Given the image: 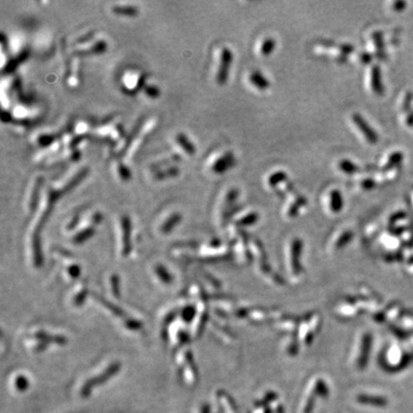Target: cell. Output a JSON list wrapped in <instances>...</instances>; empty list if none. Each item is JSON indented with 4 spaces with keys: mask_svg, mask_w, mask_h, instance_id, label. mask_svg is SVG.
<instances>
[{
    "mask_svg": "<svg viewBox=\"0 0 413 413\" xmlns=\"http://www.w3.org/2000/svg\"><path fill=\"white\" fill-rule=\"evenodd\" d=\"M371 86H372L373 91L376 94H378V95L382 94L383 89H382V85H381V72H380V69L377 65L373 66L372 70H371Z\"/></svg>",
    "mask_w": 413,
    "mask_h": 413,
    "instance_id": "obj_9",
    "label": "cell"
},
{
    "mask_svg": "<svg viewBox=\"0 0 413 413\" xmlns=\"http://www.w3.org/2000/svg\"><path fill=\"white\" fill-rule=\"evenodd\" d=\"M307 203V201H306V199L304 198V197H302V196H298L296 200H295V202L294 203H292L291 204V206L289 207V209H288V211H287V215L289 216V217H295V216H297V214H298V212H299V210L305 205Z\"/></svg>",
    "mask_w": 413,
    "mask_h": 413,
    "instance_id": "obj_11",
    "label": "cell"
},
{
    "mask_svg": "<svg viewBox=\"0 0 413 413\" xmlns=\"http://www.w3.org/2000/svg\"><path fill=\"white\" fill-rule=\"evenodd\" d=\"M264 413H272V410L270 408H267V409H265Z\"/></svg>",
    "mask_w": 413,
    "mask_h": 413,
    "instance_id": "obj_26",
    "label": "cell"
},
{
    "mask_svg": "<svg viewBox=\"0 0 413 413\" xmlns=\"http://www.w3.org/2000/svg\"><path fill=\"white\" fill-rule=\"evenodd\" d=\"M357 402L362 405H372L374 407H383L385 405V400L383 398L367 394L358 395Z\"/></svg>",
    "mask_w": 413,
    "mask_h": 413,
    "instance_id": "obj_8",
    "label": "cell"
},
{
    "mask_svg": "<svg viewBox=\"0 0 413 413\" xmlns=\"http://www.w3.org/2000/svg\"><path fill=\"white\" fill-rule=\"evenodd\" d=\"M177 173H178V167H175V166H168L167 168H160V167H158L155 176L158 179H164V178H166V177H169V176H175V175H177Z\"/></svg>",
    "mask_w": 413,
    "mask_h": 413,
    "instance_id": "obj_17",
    "label": "cell"
},
{
    "mask_svg": "<svg viewBox=\"0 0 413 413\" xmlns=\"http://www.w3.org/2000/svg\"><path fill=\"white\" fill-rule=\"evenodd\" d=\"M340 49H341V51H342V53L344 55L345 54H349V53L354 51V47L352 45H350V44H342L340 46Z\"/></svg>",
    "mask_w": 413,
    "mask_h": 413,
    "instance_id": "obj_22",
    "label": "cell"
},
{
    "mask_svg": "<svg viewBox=\"0 0 413 413\" xmlns=\"http://www.w3.org/2000/svg\"><path fill=\"white\" fill-rule=\"evenodd\" d=\"M233 62V55L231 49L224 47L220 53V63L218 65V70L216 73V81L217 83L223 85L226 83L229 78V73L231 70V66Z\"/></svg>",
    "mask_w": 413,
    "mask_h": 413,
    "instance_id": "obj_1",
    "label": "cell"
},
{
    "mask_svg": "<svg viewBox=\"0 0 413 413\" xmlns=\"http://www.w3.org/2000/svg\"><path fill=\"white\" fill-rule=\"evenodd\" d=\"M287 178H288V175H287L285 171L279 170V171H276V172H274V173H272L270 175V177L268 179V184H269L270 187L275 188L279 184H281L282 182H285Z\"/></svg>",
    "mask_w": 413,
    "mask_h": 413,
    "instance_id": "obj_14",
    "label": "cell"
},
{
    "mask_svg": "<svg viewBox=\"0 0 413 413\" xmlns=\"http://www.w3.org/2000/svg\"><path fill=\"white\" fill-rule=\"evenodd\" d=\"M301 253V243L299 242V240H293L292 242H290L289 244V248H288V262H289V270L290 273H292L293 275H297V271L299 273V269L297 268V263L299 264V261L296 260L297 259V257L299 258V255Z\"/></svg>",
    "mask_w": 413,
    "mask_h": 413,
    "instance_id": "obj_3",
    "label": "cell"
},
{
    "mask_svg": "<svg viewBox=\"0 0 413 413\" xmlns=\"http://www.w3.org/2000/svg\"><path fill=\"white\" fill-rule=\"evenodd\" d=\"M339 168H340V170H342L344 173L348 174V175L355 174V173H357V172L360 170L359 166H358L355 163H353L352 161H350V160L348 159L342 160V161L339 163Z\"/></svg>",
    "mask_w": 413,
    "mask_h": 413,
    "instance_id": "obj_13",
    "label": "cell"
},
{
    "mask_svg": "<svg viewBox=\"0 0 413 413\" xmlns=\"http://www.w3.org/2000/svg\"><path fill=\"white\" fill-rule=\"evenodd\" d=\"M361 59H362V62H363L364 64H368L369 62H370V57H369V55L368 54H363V55H362V57H361Z\"/></svg>",
    "mask_w": 413,
    "mask_h": 413,
    "instance_id": "obj_25",
    "label": "cell"
},
{
    "mask_svg": "<svg viewBox=\"0 0 413 413\" xmlns=\"http://www.w3.org/2000/svg\"><path fill=\"white\" fill-rule=\"evenodd\" d=\"M234 164L235 159L233 154L231 152H226L222 156H220L214 162V164L212 165V170L215 173L221 174L231 169Z\"/></svg>",
    "mask_w": 413,
    "mask_h": 413,
    "instance_id": "obj_4",
    "label": "cell"
},
{
    "mask_svg": "<svg viewBox=\"0 0 413 413\" xmlns=\"http://www.w3.org/2000/svg\"><path fill=\"white\" fill-rule=\"evenodd\" d=\"M374 185H375V183H374V181H373V180H371V179H364V180H363V181H362V186H363V188H364V189H366V190H369V189L373 188V187H374Z\"/></svg>",
    "mask_w": 413,
    "mask_h": 413,
    "instance_id": "obj_23",
    "label": "cell"
},
{
    "mask_svg": "<svg viewBox=\"0 0 413 413\" xmlns=\"http://www.w3.org/2000/svg\"><path fill=\"white\" fill-rule=\"evenodd\" d=\"M113 12L118 15H126L128 17H133L138 13L136 7L131 5H117L113 7Z\"/></svg>",
    "mask_w": 413,
    "mask_h": 413,
    "instance_id": "obj_16",
    "label": "cell"
},
{
    "mask_svg": "<svg viewBox=\"0 0 413 413\" xmlns=\"http://www.w3.org/2000/svg\"><path fill=\"white\" fill-rule=\"evenodd\" d=\"M276 399H277V394H276V393H274V392H269V393H268V394L264 397V399H263V400L258 401V402H256V403H255V407H256V408H261V407L267 406V405H269L271 402L275 401Z\"/></svg>",
    "mask_w": 413,
    "mask_h": 413,
    "instance_id": "obj_19",
    "label": "cell"
},
{
    "mask_svg": "<svg viewBox=\"0 0 413 413\" xmlns=\"http://www.w3.org/2000/svg\"><path fill=\"white\" fill-rule=\"evenodd\" d=\"M147 91H148L147 94L150 96V97H155V96L158 95V90L154 86H152L150 88H148Z\"/></svg>",
    "mask_w": 413,
    "mask_h": 413,
    "instance_id": "obj_24",
    "label": "cell"
},
{
    "mask_svg": "<svg viewBox=\"0 0 413 413\" xmlns=\"http://www.w3.org/2000/svg\"><path fill=\"white\" fill-rule=\"evenodd\" d=\"M249 81L259 90H267L270 87V81L259 71L252 72L249 76Z\"/></svg>",
    "mask_w": 413,
    "mask_h": 413,
    "instance_id": "obj_5",
    "label": "cell"
},
{
    "mask_svg": "<svg viewBox=\"0 0 413 413\" xmlns=\"http://www.w3.org/2000/svg\"><path fill=\"white\" fill-rule=\"evenodd\" d=\"M330 211L334 214L340 213L344 208V199L342 193L338 190H333L330 192V202H329Z\"/></svg>",
    "mask_w": 413,
    "mask_h": 413,
    "instance_id": "obj_7",
    "label": "cell"
},
{
    "mask_svg": "<svg viewBox=\"0 0 413 413\" xmlns=\"http://www.w3.org/2000/svg\"><path fill=\"white\" fill-rule=\"evenodd\" d=\"M276 46H277V41L272 37H267L261 43V46H260L261 55L263 57L270 56L276 49Z\"/></svg>",
    "mask_w": 413,
    "mask_h": 413,
    "instance_id": "obj_12",
    "label": "cell"
},
{
    "mask_svg": "<svg viewBox=\"0 0 413 413\" xmlns=\"http://www.w3.org/2000/svg\"><path fill=\"white\" fill-rule=\"evenodd\" d=\"M117 168H118L119 176H120L122 179H125V178H127V177L129 176L128 170H127V167H126L123 164H119V165H118V166H117Z\"/></svg>",
    "mask_w": 413,
    "mask_h": 413,
    "instance_id": "obj_21",
    "label": "cell"
},
{
    "mask_svg": "<svg viewBox=\"0 0 413 413\" xmlns=\"http://www.w3.org/2000/svg\"><path fill=\"white\" fill-rule=\"evenodd\" d=\"M317 397H321V398H326L329 395V389L328 386L326 385L325 381L321 379H318L315 383V386L313 388L312 391Z\"/></svg>",
    "mask_w": 413,
    "mask_h": 413,
    "instance_id": "obj_15",
    "label": "cell"
},
{
    "mask_svg": "<svg viewBox=\"0 0 413 413\" xmlns=\"http://www.w3.org/2000/svg\"><path fill=\"white\" fill-rule=\"evenodd\" d=\"M105 49V42L102 40H99L96 42H87V46H79L77 48L78 53L82 54H97L104 51Z\"/></svg>",
    "mask_w": 413,
    "mask_h": 413,
    "instance_id": "obj_6",
    "label": "cell"
},
{
    "mask_svg": "<svg viewBox=\"0 0 413 413\" xmlns=\"http://www.w3.org/2000/svg\"><path fill=\"white\" fill-rule=\"evenodd\" d=\"M316 399H317V396H316V395L312 392V393L309 395V397H308V399H307V401H306V403H305V406H304V408H303V413H313L314 408H315Z\"/></svg>",
    "mask_w": 413,
    "mask_h": 413,
    "instance_id": "obj_18",
    "label": "cell"
},
{
    "mask_svg": "<svg viewBox=\"0 0 413 413\" xmlns=\"http://www.w3.org/2000/svg\"><path fill=\"white\" fill-rule=\"evenodd\" d=\"M353 123L357 128L362 132V134L364 136L365 140L369 142L370 144H375L378 141V135L373 130V128L368 125V123L363 118V116L359 113H355L352 116Z\"/></svg>",
    "mask_w": 413,
    "mask_h": 413,
    "instance_id": "obj_2",
    "label": "cell"
},
{
    "mask_svg": "<svg viewBox=\"0 0 413 413\" xmlns=\"http://www.w3.org/2000/svg\"><path fill=\"white\" fill-rule=\"evenodd\" d=\"M257 219H258V215L256 213H251L248 215L242 217L240 220L237 221V223L239 225H252L256 222Z\"/></svg>",
    "mask_w": 413,
    "mask_h": 413,
    "instance_id": "obj_20",
    "label": "cell"
},
{
    "mask_svg": "<svg viewBox=\"0 0 413 413\" xmlns=\"http://www.w3.org/2000/svg\"><path fill=\"white\" fill-rule=\"evenodd\" d=\"M175 141L187 154L193 155L195 153L194 145L192 144V142L189 140V138L185 134H178Z\"/></svg>",
    "mask_w": 413,
    "mask_h": 413,
    "instance_id": "obj_10",
    "label": "cell"
}]
</instances>
